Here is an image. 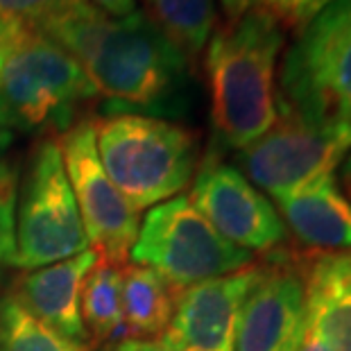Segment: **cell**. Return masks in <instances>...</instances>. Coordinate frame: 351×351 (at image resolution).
<instances>
[{"instance_id":"1","label":"cell","mask_w":351,"mask_h":351,"mask_svg":"<svg viewBox=\"0 0 351 351\" xmlns=\"http://www.w3.org/2000/svg\"><path fill=\"white\" fill-rule=\"evenodd\" d=\"M77 59L107 116H179L191 102L193 62L143 12L109 16L66 0L34 23Z\"/></svg>"},{"instance_id":"2","label":"cell","mask_w":351,"mask_h":351,"mask_svg":"<svg viewBox=\"0 0 351 351\" xmlns=\"http://www.w3.org/2000/svg\"><path fill=\"white\" fill-rule=\"evenodd\" d=\"M286 32L272 14L245 10L213 29L204 71L218 145L241 152L276 123V66Z\"/></svg>"},{"instance_id":"3","label":"cell","mask_w":351,"mask_h":351,"mask_svg":"<svg viewBox=\"0 0 351 351\" xmlns=\"http://www.w3.org/2000/svg\"><path fill=\"white\" fill-rule=\"evenodd\" d=\"M279 107L351 150V0H331L283 52Z\"/></svg>"},{"instance_id":"4","label":"cell","mask_w":351,"mask_h":351,"mask_svg":"<svg viewBox=\"0 0 351 351\" xmlns=\"http://www.w3.org/2000/svg\"><path fill=\"white\" fill-rule=\"evenodd\" d=\"M98 100L77 59L34 23L14 21L0 59V114L12 130L66 132L77 111Z\"/></svg>"},{"instance_id":"5","label":"cell","mask_w":351,"mask_h":351,"mask_svg":"<svg viewBox=\"0 0 351 351\" xmlns=\"http://www.w3.org/2000/svg\"><path fill=\"white\" fill-rule=\"evenodd\" d=\"M95 141L104 173L136 211L182 195L197 173L195 132L166 118L141 114L98 118Z\"/></svg>"},{"instance_id":"6","label":"cell","mask_w":351,"mask_h":351,"mask_svg":"<svg viewBox=\"0 0 351 351\" xmlns=\"http://www.w3.org/2000/svg\"><path fill=\"white\" fill-rule=\"evenodd\" d=\"M130 256L134 263L159 272L175 293L254 263V254L215 231L189 195L147 208Z\"/></svg>"},{"instance_id":"7","label":"cell","mask_w":351,"mask_h":351,"mask_svg":"<svg viewBox=\"0 0 351 351\" xmlns=\"http://www.w3.org/2000/svg\"><path fill=\"white\" fill-rule=\"evenodd\" d=\"M91 247L73 195L57 136H46L29 159L16 208V256L21 270H36Z\"/></svg>"},{"instance_id":"8","label":"cell","mask_w":351,"mask_h":351,"mask_svg":"<svg viewBox=\"0 0 351 351\" xmlns=\"http://www.w3.org/2000/svg\"><path fill=\"white\" fill-rule=\"evenodd\" d=\"M95 127L98 118H82L57 141L88 243L102 261L123 267L136 241L141 218L104 173Z\"/></svg>"},{"instance_id":"9","label":"cell","mask_w":351,"mask_h":351,"mask_svg":"<svg viewBox=\"0 0 351 351\" xmlns=\"http://www.w3.org/2000/svg\"><path fill=\"white\" fill-rule=\"evenodd\" d=\"M189 199L229 243L252 254H272L286 245L288 229L276 206L241 170L211 152L193 177Z\"/></svg>"},{"instance_id":"10","label":"cell","mask_w":351,"mask_h":351,"mask_svg":"<svg viewBox=\"0 0 351 351\" xmlns=\"http://www.w3.org/2000/svg\"><path fill=\"white\" fill-rule=\"evenodd\" d=\"M306 338L302 252L274 250L243 304L234 351H300Z\"/></svg>"},{"instance_id":"11","label":"cell","mask_w":351,"mask_h":351,"mask_svg":"<svg viewBox=\"0 0 351 351\" xmlns=\"http://www.w3.org/2000/svg\"><path fill=\"white\" fill-rule=\"evenodd\" d=\"M345 154L333 141L279 107L276 123L258 141L238 152V161L241 173L276 199L322 175L335 173Z\"/></svg>"},{"instance_id":"12","label":"cell","mask_w":351,"mask_h":351,"mask_svg":"<svg viewBox=\"0 0 351 351\" xmlns=\"http://www.w3.org/2000/svg\"><path fill=\"white\" fill-rule=\"evenodd\" d=\"M261 263L184 288L159 345L168 351H234L238 319Z\"/></svg>"},{"instance_id":"13","label":"cell","mask_w":351,"mask_h":351,"mask_svg":"<svg viewBox=\"0 0 351 351\" xmlns=\"http://www.w3.org/2000/svg\"><path fill=\"white\" fill-rule=\"evenodd\" d=\"M98 261V252L88 247L73 258L27 270L14 283L12 295L52 331L88 347L80 317V293L86 274Z\"/></svg>"},{"instance_id":"14","label":"cell","mask_w":351,"mask_h":351,"mask_svg":"<svg viewBox=\"0 0 351 351\" xmlns=\"http://www.w3.org/2000/svg\"><path fill=\"white\" fill-rule=\"evenodd\" d=\"M306 331L326 351H351V250L302 252Z\"/></svg>"},{"instance_id":"15","label":"cell","mask_w":351,"mask_h":351,"mask_svg":"<svg viewBox=\"0 0 351 351\" xmlns=\"http://www.w3.org/2000/svg\"><path fill=\"white\" fill-rule=\"evenodd\" d=\"M283 225L308 252L351 250V199L335 173L274 199Z\"/></svg>"},{"instance_id":"16","label":"cell","mask_w":351,"mask_h":351,"mask_svg":"<svg viewBox=\"0 0 351 351\" xmlns=\"http://www.w3.org/2000/svg\"><path fill=\"white\" fill-rule=\"evenodd\" d=\"M80 317L88 349H104L127 340L123 317L121 267L98 261L86 274L80 293Z\"/></svg>"},{"instance_id":"17","label":"cell","mask_w":351,"mask_h":351,"mask_svg":"<svg viewBox=\"0 0 351 351\" xmlns=\"http://www.w3.org/2000/svg\"><path fill=\"white\" fill-rule=\"evenodd\" d=\"M123 317L134 340L161 335L173 317L177 293L152 267L125 263L121 267Z\"/></svg>"},{"instance_id":"18","label":"cell","mask_w":351,"mask_h":351,"mask_svg":"<svg viewBox=\"0 0 351 351\" xmlns=\"http://www.w3.org/2000/svg\"><path fill=\"white\" fill-rule=\"evenodd\" d=\"M152 21L186 57L195 59L215 29L213 0H147Z\"/></svg>"},{"instance_id":"19","label":"cell","mask_w":351,"mask_h":351,"mask_svg":"<svg viewBox=\"0 0 351 351\" xmlns=\"http://www.w3.org/2000/svg\"><path fill=\"white\" fill-rule=\"evenodd\" d=\"M0 351H91L36 319L12 293L0 297Z\"/></svg>"},{"instance_id":"20","label":"cell","mask_w":351,"mask_h":351,"mask_svg":"<svg viewBox=\"0 0 351 351\" xmlns=\"http://www.w3.org/2000/svg\"><path fill=\"white\" fill-rule=\"evenodd\" d=\"M331 0H222L229 16L245 10H263L279 21L281 27L302 29L317 16Z\"/></svg>"},{"instance_id":"21","label":"cell","mask_w":351,"mask_h":351,"mask_svg":"<svg viewBox=\"0 0 351 351\" xmlns=\"http://www.w3.org/2000/svg\"><path fill=\"white\" fill-rule=\"evenodd\" d=\"M16 256V173L0 161V265H14Z\"/></svg>"},{"instance_id":"22","label":"cell","mask_w":351,"mask_h":351,"mask_svg":"<svg viewBox=\"0 0 351 351\" xmlns=\"http://www.w3.org/2000/svg\"><path fill=\"white\" fill-rule=\"evenodd\" d=\"M64 3L66 0H0V16L36 23Z\"/></svg>"},{"instance_id":"23","label":"cell","mask_w":351,"mask_h":351,"mask_svg":"<svg viewBox=\"0 0 351 351\" xmlns=\"http://www.w3.org/2000/svg\"><path fill=\"white\" fill-rule=\"evenodd\" d=\"M88 3L109 16H130L136 12V0H88Z\"/></svg>"},{"instance_id":"24","label":"cell","mask_w":351,"mask_h":351,"mask_svg":"<svg viewBox=\"0 0 351 351\" xmlns=\"http://www.w3.org/2000/svg\"><path fill=\"white\" fill-rule=\"evenodd\" d=\"M102 351H168V349H163L159 342H150V340H123L111 347H104Z\"/></svg>"},{"instance_id":"25","label":"cell","mask_w":351,"mask_h":351,"mask_svg":"<svg viewBox=\"0 0 351 351\" xmlns=\"http://www.w3.org/2000/svg\"><path fill=\"white\" fill-rule=\"evenodd\" d=\"M12 141H14V130H12L10 125H7L5 116L0 114V154H3L7 147L12 145Z\"/></svg>"},{"instance_id":"26","label":"cell","mask_w":351,"mask_h":351,"mask_svg":"<svg viewBox=\"0 0 351 351\" xmlns=\"http://www.w3.org/2000/svg\"><path fill=\"white\" fill-rule=\"evenodd\" d=\"M14 21H16V19L0 16V59H3V52H5V46H7V36H10V29H12Z\"/></svg>"},{"instance_id":"27","label":"cell","mask_w":351,"mask_h":351,"mask_svg":"<svg viewBox=\"0 0 351 351\" xmlns=\"http://www.w3.org/2000/svg\"><path fill=\"white\" fill-rule=\"evenodd\" d=\"M300 351H326L324 349V345L319 342L317 338H313V335L306 331V338H304V345H302V349Z\"/></svg>"},{"instance_id":"28","label":"cell","mask_w":351,"mask_h":351,"mask_svg":"<svg viewBox=\"0 0 351 351\" xmlns=\"http://www.w3.org/2000/svg\"><path fill=\"white\" fill-rule=\"evenodd\" d=\"M347 175H351V156H349L347 163H345V177H347Z\"/></svg>"},{"instance_id":"29","label":"cell","mask_w":351,"mask_h":351,"mask_svg":"<svg viewBox=\"0 0 351 351\" xmlns=\"http://www.w3.org/2000/svg\"><path fill=\"white\" fill-rule=\"evenodd\" d=\"M345 179H347V186H349V195H351V175H347ZM349 199H351V197H349Z\"/></svg>"}]
</instances>
